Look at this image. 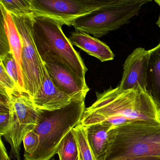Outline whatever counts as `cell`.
I'll return each mask as SVG.
<instances>
[{"label":"cell","mask_w":160,"mask_h":160,"mask_svg":"<svg viewBox=\"0 0 160 160\" xmlns=\"http://www.w3.org/2000/svg\"><path fill=\"white\" fill-rule=\"evenodd\" d=\"M96 94V101L84 112L80 122L84 127L105 123L113 127L137 121L160 123V106L140 87L110 88Z\"/></svg>","instance_id":"6da1fadb"},{"label":"cell","mask_w":160,"mask_h":160,"mask_svg":"<svg viewBox=\"0 0 160 160\" xmlns=\"http://www.w3.org/2000/svg\"><path fill=\"white\" fill-rule=\"evenodd\" d=\"M106 160H160V123L137 121L112 127Z\"/></svg>","instance_id":"7a4b0ae2"},{"label":"cell","mask_w":160,"mask_h":160,"mask_svg":"<svg viewBox=\"0 0 160 160\" xmlns=\"http://www.w3.org/2000/svg\"><path fill=\"white\" fill-rule=\"evenodd\" d=\"M84 96L73 98L68 105L50 111L37 109L33 131L39 137L38 148L25 160H50L57 153L60 143L72 129L80 124L85 109Z\"/></svg>","instance_id":"3957f363"},{"label":"cell","mask_w":160,"mask_h":160,"mask_svg":"<svg viewBox=\"0 0 160 160\" xmlns=\"http://www.w3.org/2000/svg\"><path fill=\"white\" fill-rule=\"evenodd\" d=\"M63 24L42 17L32 18L33 40L39 55L51 53L58 57L84 82L88 68L79 53L62 30Z\"/></svg>","instance_id":"277c9868"},{"label":"cell","mask_w":160,"mask_h":160,"mask_svg":"<svg viewBox=\"0 0 160 160\" xmlns=\"http://www.w3.org/2000/svg\"><path fill=\"white\" fill-rule=\"evenodd\" d=\"M148 0H115L112 4L81 17L72 26L77 31H81L101 38L116 30L138 15L141 7Z\"/></svg>","instance_id":"5b68a950"},{"label":"cell","mask_w":160,"mask_h":160,"mask_svg":"<svg viewBox=\"0 0 160 160\" xmlns=\"http://www.w3.org/2000/svg\"><path fill=\"white\" fill-rule=\"evenodd\" d=\"M11 15L22 41V74L26 93L32 101L42 89L44 65L32 35V18L34 17Z\"/></svg>","instance_id":"8992f818"},{"label":"cell","mask_w":160,"mask_h":160,"mask_svg":"<svg viewBox=\"0 0 160 160\" xmlns=\"http://www.w3.org/2000/svg\"><path fill=\"white\" fill-rule=\"evenodd\" d=\"M10 97V124L2 136L11 146L12 156L17 160H20L21 143L27 134L34 129L38 118V111L25 92L16 90Z\"/></svg>","instance_id":"52a82bcc"},{"label":"cell","mask_w":160,"mask_h":160,"mask_svg":"<svg viewBox=\"0 0 160 160\" xmlns=\"http://www.w3.org/2000/svg\"><path fill=\"white\" fill-rule=\"evenodd\" d=\"M115 0H30L34 17L54 19L72 26L75 20L112 4Z\"/></svg>","instance_id":"ba28073f"},{"label":"cell","mask_w":160,"mask_h":160,"mask_svg":"<svg viewBox=\"0 0 160 160\" xmlns=\"http://www.w3.org/2000/svg\"><path fill=\"white\" fill-rule=\"evenodd\" d=\"M54 85L73 98L86 97L89 88L86 82L76 76L56 55L46 53L40 55Z\"/></svg>","instance_id":"9c48e42d"},{"label":"cell","mask_w":160,"mask_h":160,"mask_svg":"<svg viewBox=\"0 0 160 160\" xmlns=\"http://www.w3.org/2000/svg\"><path fill=\"white\" fill-rule=\"evenodd\" d=\"M149 50L138 48L128 56L123 64L122 78L118 88L127 90L140 87L146 90ZM147 91V90H146Z\"/></svg>","instance_id":"30bf717a"},{"label":"cell","mask_w":160,"mask_h":160,"mask_svg":"<svg viewBox=\"0 0 160 160\" xmlns=\"http://www.w3.org/2000/svg\"><path fill=\"white\" fill-rule=\"evenodd\" d=\"M73 99L54 85L44 64L42 89L39 94L31 101L34 107L37 109L53 111L68 105Z\"/></svg>","instance_id":"8fae6325"},{"label":"cell","mask_w":160,"mask_h":160,"mask_svg":"<svg viewBox=\"0 0 160 160\" xmlns=\"http://www.w3.org/2000/svg\"><path fill=\"white\" fill-rule=\"evenodd\" d=\"M68 39L72 45L79 48L102 62L113 60L115 58V55L108 46L86 32L76 31L72 32Z\"/></svg>","instance_id":"7c38bea8"},{"label":"cell","mask_w":160,"mask_h":160,"mask_svg":"<svg viewBox=\"0 0 160 160\" xmlns=\"http://www.w3.org/2000/svg\"><path fill=\"white\" fill-rule=\"evenodd\" d=\"M108 123H98L85 127L88 141L96 160H106L110 145V130Z\"/></svg>","instance_id":"4fadbf2b"},{"label":"cell","mask_w":160,"mask_h":160,"mask_svg":"<svg viewBox=\"0 0 160 160\" xmlns=\"http://www.w3.org/2000/svg\"><path fill=\"white\" fill-rule=\"evenodd\" d=\"M149 53L146 90L160 106V43Z\"/></svg>","instance_id":"5bb4252c"},{"label":"cell","mask_w":160,"mask_h":160,"mask_svg":"<svg viewBox=\"0 0 160 160\" xmlns=\"http://www.w3.org/2000/svg\"><path fill=\"white\" fill-rule=\"evenodd\" d=\"M1 18L3 19L4 27L10 44L11 52L12 53L17 64L19 77L21 82L24 84L22 71V44L20 35L16 27L11 14L5 10L0 4ZM25 86V85H24Z\"/></svg>","instance_id":"9a60e30c"},{"label":"cell","mask_w":160,"mask_h":160,"mask_svg":"<svg viewBox=\"0 0 160 160\" xmlns=\"http://www.w3.org/2000/svg\"><path fill=\"white\" fill-rule=\"evenodd\" d=\"M57 153L59 160H80L77 142L72 129L60 143Z\"/></svg>","instance_id":"2e32d148"},{"label":"cell","mask_w":160,"mask_h":160,"mask_svg":"<svg viewBox=\"0 0 160 160\" xmlns=\"http://www.w3.org/2000/svg\"><path fill=\"white\" fill-rule=\"evenodd\" d=\"M72 130L77 142L80 160H96L88 141L86 128L80 124Z\"/></svg>","instance_id":"e0dca14e"},{"label":"cell","mask_w":160,"mask_h":160,"mask_svg":"<svg viewBox=\"0 0 160 160\" xmlns=\"http://www.w3.org/2000/svg\"><path fill=\"white\" fill-rule=\"evenodd\" d=\"M0 4L11 14L17 16L34 17L30 0H0Z\"/></svg>","instance_id":"ac0fdd59"},{"label":"cell","mask_w":160,"mask_h":160,"mask_svg":"<svg viewBox=\"0 0 160 160\" xmlns=\"http://www.w3.org/2000/svg\"><path fill=\"white\" fill-rule=\"evenodd\" d=\"M0 59L1 63L2 64L7 73L15 83L18 90L26 93L25 86L20 80L17 64L12 53L9 52L3 57H0Z\"/></svg>","instance_id":"d6986e66"},{"label":"cell","mask_w":160,"mask_h":160,"mask_svg":"<svg viewBox=\"0 0 160 160\" xmlns=\"http://www.w3.org/2000/svg\"><path fill=\"white\" fill-rule=\"evenodd\" d=\"M39 136L33 130L29 132L25 136L23 141L25 151V159L32 155L36 151L39 145Z\"/></svg>","instance_id":"ffe728a7"},{"label":"cell","mask_w":160,"mask_h":160,"mask_svg":"<svg viewBox=\"0 0 160 160\" xmlns=\"http://www.w3.org/2000/svg\"><path fill=\"white\" fill-rule=\"evenodd\" d=\"M0 91L10 95L15 90H18L15 83L7 73L2 63L0 64Z\"/></svg>","instance_id":"44dd1931"},{"label":"cell","mask_w":160,"mask_h":160,"mask_svg":"<svg viewBox=\"0 0 160 160\" xmlns=\"http://www.w3.org/2000/svg\"><path fill=\"white\" fill-rule=\"evenodd\" d=\"M11 52L10 44L4 27L3 19L1 18L0 24V57Z\"/></svg>","instance_id":"7402d4cb"},{"label":"cell","mask_w":160,"mask_h":160,"mask_svg":"<svg viewBox=\"0 0 160 160\" xmlns=\"http://www.w3.org/2000/svg\"><path fill=\"white\" fill-rule=\"evenodd\" d=\"M11 118V111L0 112V133L2 136L9 126Z\"/></svg>","instance_id":"603a6c76"},{"label":"cell","mask_w":160,"mask_h":160,"mask_svg":"<svg viewBox=\"0 0 160 160\" xmlns=\"http://www.w3.org/2000/svg\"><path fill=\"white\" fill-rule=\"evenodd\" d=\"M0 160H12L8 155L6 148L2 139L0 143Z\"/></svg>","instance_id":"cb8c5ba5"},{"label":"cell","mask_w":160,"mask_h":160,"mask_svg":"<svg viewBox=\"0 0 160 160\" xmlns=\"http://www.w3.org/2000/svg\"><path fill=\"white\" fill-rule=\"evenodd\" d=\"M156 25H157L160 28V15L159 18H158V20H157V22H156Z\"/></svg>","instance_id":"d4e9b609"},{"label":"cell","mask_w":160,"mask_h":160,"mask_svg":"<svg viewBox=\"0 0 160 160\" xmlns=\"http://www.w3.org/2000/svg\"><path fill=\"white\" fill-rule=\"evenodd\" d=\"M154 1H155V2H156L157 4H158L160 7V0H155Z\"/></svg>","instance_id":"484cf974"},{"label":"cell","mask_w":160,"mask_h":160,"mask_svg":"<svg viewBox=\"0 0 160 160\" xmlns=\"http://www.w3.org/2000/svg\"><path fill=\"white\" fill-rule=\"evenodd\" d=\"M50 160H55V159H51Z\"/></svg>","instance_id":"4316f807"}]
</instances>
